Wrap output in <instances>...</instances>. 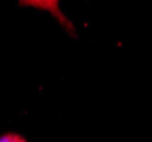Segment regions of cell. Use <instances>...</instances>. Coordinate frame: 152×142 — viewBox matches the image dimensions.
<instances>
[{"label": "cell", "instance_id": "6da1fadb", "mask_svg": "<svg viewBox=\"0 0 152 142\" xmlns=\"http://www.w3.org/2000/svg\"><path fill=\"white\" fill-rule=\"evenodd\" d=\"M0 142H27L23 136L15 134V133H8L0 138Z\"/></svg>", "mask_w": 152, "mask_h": 142}]
</instances>
